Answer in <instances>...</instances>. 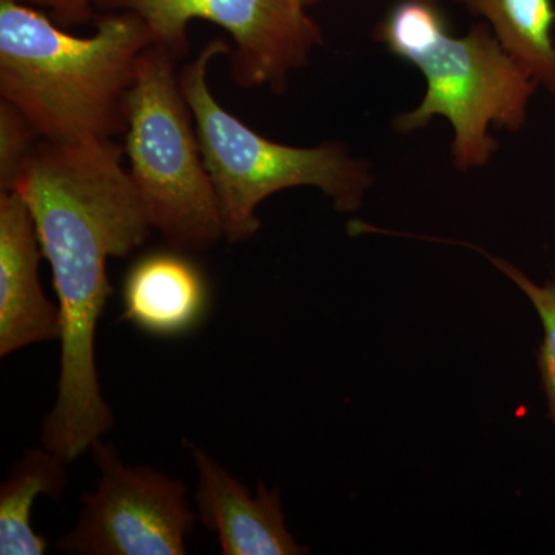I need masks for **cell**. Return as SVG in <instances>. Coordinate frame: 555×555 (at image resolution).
<instances>
[{
  "mask_svg": "<svg viewBox=\"0 0 555 555\" xmlns=\"http://www.w3.org/2000/svg\"><path fill=\"white\" fill-rule=\"evenodd\" d=\"M115 141H40L10 192L27 204L61 310L56 401L42 447L72 463L115 425L102 397L96 328L113 295L109 258L129 257L152 232Z\"/></svg>",
  "mask_w": 555,
  "mask_h": 555,
  "instance_id": "6da1fadb",
  "label": "cell"
},
{
  "mask_svg": "<svg viewBox=\"0 0 555 555\" xmlns=\"http://www.w3.org/2000/svg\"><path fill=\"white\" fill-rule=\"evenodd\" d=\"M153 43L137 14L109 11L89 38L69 35L24 0H0V100L43 141H115L126 133L127 94Z\"/></svg>",
  "mask_w": 555,
  "mask_h": 555,
  "instance_id": "7a4b0ae2",
  "label": "cell"
},
{
  "mask_svg": "<svg viewBox=\"0 0 555 555\" xmlns=\"http://www.w3.org/2000/svg\"><path fill=\"white\" fill-rule=\"evenodd\" d=\"M390 53L411 62L426 79L422 104L396 119L400 133L443 116L454 129L452 158L466 171L488 164L496 150L489 134L524 127L539 82L505 49L486 22L456 38L437 0H401L374 33Z\"/></svg>",
  "mask_w": 555,
  "mask_h": 555,
  "instance_id": "3957f363",
  "label": "cell"
},
{
  "mask_svg": "<svg viewBox=\"0 0 555 555\" xmlns=\"http://www.w3.org/2000/svg\"><path fill=\"white\" fill-rule=\"evenodd\" d=\"M230 51L225 40H210L179 72L217 193L224 240L238 244L254 238L261 229L258 207L273 193L287 189H320L341 214L358 210L374 184L367 163L352 158L338 142L308 149L280 144L261 137L219 104L208 86V68L211 61L229 56Z\"/></svg>",
  "mask_w": 555,
  "mask_h": 555,
  "instance_id": "277c9868",
  "label": "cell"
},
{
  "mask_svg": "<svg viewBox=\"0 0 555 555\" xmlns=\"http://www.w3.org/2000/svg\"><path fill=\"white\" fill-rule=\"evenodd\" d=\"M175 61L155 43L139 57L124 153L152 229L179 251L207 250L224 238V228Z\"/></svg>",
  "mask_w": 555,
  "mask_h": 555,
  "instance_id": "5b68a950",
  "label": "cell"
},
{
  "mask_svg": "<svg viewBox=\"0 0 555 555\" xmlns=\"http://www.w3.org/2000/svg\"><path fill=\"white\" fill-rule=\"evenodd\" d=\"M96 9L127 11L147 25L153 43L175 57L189 50L188 28L203 20L228 31L232 78L243 89L286 90L291 73L324 43L308 0H98Z\"/></svg>",
  "mask_w": 555,
  "mask_h": 555,
  "instance_id": "8992f818",
  "label": "cell"
},
{
  "mask_svg": "<svg viewBox=\"0 0 555 555\" xmlns=\"http://www.w3.org/2000/svg\"><path fill=\"white\" fill-rule=\"evenodd\" d=\"M96 491L80 499L78 521L57 547L73 555H184L198 516L188 486L150 466H127L104 438L91 444Z\"/></svg>",
  "mask_w": 555,
  "mask_h": 555,
  "instance_id": "52a82bcc",
  "label": "cell"
},
{
  "mask_svg": "<svg viewBox=\"0 0 555 555\" xmlns=\"http://www.w3.org/2000/svg\"><path fill=\"white\" fill-rule=\"evenodd\" d=\"M35 221L16 192H0V357L61 341V310L40 284Z\"/></svg>",
  "mask_w": 555,
  "mask_h": 555,
  "instance_id": "ba28073f",
  "label": "cell"
},
{
  "mask_svg": "<svg viewBox=\"0 0 555 555\" xmlns=\"http://www.w3.org/2000/svg\"><path fill=\"white\" fill-rule=\"evenodd\" d=\"M198 485L196 516L218 537L224 555H301L309 551L295 542L284 518L280 489L258 481L251 494L247 485L229 474L204 449L189 444Z\"/></svg>",
  "mask_w": 555,
  "mask_h": 555,
  "instance_id": "9c48e42d",
  "label": "cell"
},
{
  "mask_svg": "<svg viewBox=\"0 0 555 555\" xmlns=\"http://www.w3.org/2000/svg\"><path fill=\"white\" fill-rule=\"evenodd\" d=\"M184 254L170 247L131 266L122 284V320L159 338L184 337L203 323L210 288L203 270Z\"/></svg>",
  "mask_w": 555,
  "mask_h": 555,
  "instance_id": "30bf717a",
  "label": "cell"
},
{
  "mask_svg": "<svg viewBox=\"0 0 555 555\" xmlns=\"http://www.w3.org/2000/svg\"><path fill=\"white\" fill-rule=\"evenodd\" d=\"M68 463L46 447L27 449L0 486V554L42 555L46 537L33 529L31 511L40 495L60 500L68 488Z\"/></svg>",
  "mask_w": 555,
  "mask_h": 555,
  "instance_id": "8fae6325",
  "label": "cell"
},
{
  "mask_svg": "<svg viewBox=\"0 0 555 555\" xmlns=\"http://www.w3.org/2000/svg\"><path fill=\"white\" fill-rule=\"evenodd\" d=\"M483 17L503 49L539 83L555 94L553 0H455Z\"/></svg>",
  "mask_w": 555,
  "mask_h": 555,
  "instance_id": "7c38bea8",
  "label": "cell"
},
{
  "mask_svg": "<svg viewBox=\"0 0 555 555\" xmlns=\"http://www.w3.org/2000/svg\"><path fill=\"white\" fill-rule=\"evenodd\" d=\"M488 258L500 272L511 278L525 292V295H528L542 320L543 343L540 347L539 364L551 416L555 423V281H547L543 286H539L505 259L491 257V255H488Z\"/></svg>",
  "mask_w": 555,
  "mask_h": 555,
  "instance_id": "4fadbf2b",
  "label": "cell"
},
{
  "mask_svg": "<svg viewBox=\"0 0 555 555\" xmlns=\"http://www.w3.org/2000/svg\"><path fill=\"white\" fill-rule=\"evenodd\" d=\"M40 141L27 116L0 100V192H10Z\"/></svg>",
  "mask_w": 555,
  "mask_h": 555,
  "instance_id": "5bb4252c",
  "label": "cell"
},
{
  "mask_svg": "<svg viewBox=\"0 0 555 555\" xmlns=\"http://www.w3.org/2000/svg\"><path fill=\"white\" fill-rule=\"evenodd\" d=\"M31 5L46 7L53 13L54 21L61 27L82 24L93 16V7L98 0H24Z\"/></svg>",
  "mask_w": 555,
  "mask_h": 555,
  "instance_id": "9a60e30c",
  "label": "cell"
},
{
  "mask_svg": "<svg viewBox=\"0 0 555 555\" xmlns=\"http://www.w3.org/2000/svg\"><path fill=\"white\" fill-rule=\"evenodd\" d=\"M309 5H313V3L320 2V0H308Z\"/></svg>",
  "mask_w": 555,
  "mask_h": 555,
  "instance_id": "2e32d148",
  "label": "cell"
}]
</instances>
